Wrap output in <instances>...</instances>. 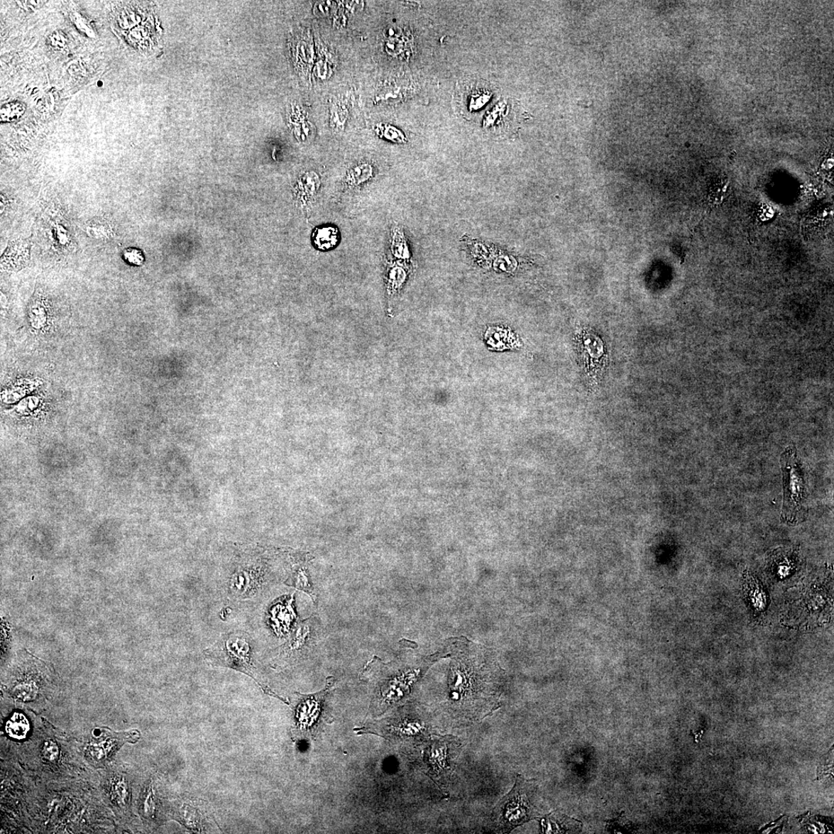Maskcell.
Segmentation results:
<instances>
[{"label": "cell", "instance_id": "6da1fadb", "mask_svg": "<svg viewBox=\"0 0 834 834\" xmlns=\"http://www.w3.org/2000/svg\"><path fill=\"white\" fill-rule=\"evenodd\" d=\"M444 713L451 726L481 721L499 708L500 691L485 666L453 663Z\"/></svg>", "mask_w": 834, "mask_h": 834}, {"label": "cell", "instance_id": "7a4b0ae2", "mask_svg": "<svg viewBox=\"0 0 834 834\" xmlns=\"http://www.w3.org/2000/svg\"><path fill=\"white\" fill-rule=\"evenodd\" d=\"M529 781L517 775L510 792L495 806L491 821L500 833H508L534 818L530 801Z\"/></svg>", "mask_w": 834, "mask_h": 834}, {"label": "cell", "instance_id": "3957f363", "mask_svg": "<svg viewBox=\"0 0 834 834\" xmlns=\"http://www.w3.org/2000/svg\"><path fill=\"white\" fill-rule=\"evenodd\" d=\"M784 475V498L782 520L796 524L804 519L805 484L801 464L796 456L795 446H789L781 459Z\"/></svg>", "mask_w": 834, "mask_h": 834}, {"label": "cell", "instance_id": "277c9868", "mask_svg": "<svg viewBox=\"0 0 834 834\" xmlns=\"http://www.w3.org/2000/svg\"><path fill=\"white\" fill-rule=\"evenodd\" d=\"M207 657L215 664L231 667L248 674L259 684L252 662L251 647L245 635H228L207 649Z\"/></svg>", "mask_w": 834, "mask_h": 834}, {"label": "cell", "instance_id": "5b68a950", "mask_svg": "<svg viewBox=\"0 0 834 834\" xmlns=\"http://www.w3.org/2000/svg\"><path fill=\"white\" fill-rule=\"evenodd\" d=\"M576 342L588 381L593 385L598 384L608 361L607 349L603 340L593 331L583 329L576 336Z\"/></svg>", "mask_w": 834, "mask_h": 834}, {"label": "cell", "instance_id": "8992f818", "mask_svg": "<svg viewBox=\"0 0 834 834\" xmlns=\"http://www.w3.org/2000/svg\"><path fill=\"white\" fill-rule=\"evenodd\" d=\"M455 738L451 735H430L429 747L427 753L432 777L437 781L449 777L452 774L454 757L458 753L459 746Z\"/></svg>", "mask_w": 834, "mask_h": 834}, {"label": "cell", "instance_id": "52a82bcc", "mask_svg": "<svg viewBox=\"0 0 834 834\" xmlns=\"http://www.w3.org/2000/svg\"><path fill=\"white\" fill-rule=\"evenodd\" d=\"M329 686L330 684L326 690L314 695L302 696L295 710L294 734L296 739H308L314 735L320 723L323 702Z\"/></svg>", "mask_w": 834, "mask_h": 834}, {"label": "cell", "instance_id": "ba28073f", "mask_svg": "<svg viewBox=\"0 0 834 834\" xmlns=\"http://www.w3.org/2000/svg\"><path fill=\"white\" fill-rule=\"evenodd\" d=\"M174 818L192 832L208 833L214 822L205 802L195 798H184L175 803Z\"/></svg>", "mask_w": 834, "mask_h": 834}, {"label": "cell", "instance_id": "9c48e42d", "mask_svg": "<svg viewBox=\"0 0 834 834\" xmlns=\"http://www.w3.org/2000/svg\"><path fill=\"white\" fill-rule=\"evenodd\" d=\"M140 739L137 730L123 733H112L109 730L104 732L100 740L89 745V752L95 761H103L113 752L114 748L125 742L135 743Z\"/></svg>", "mask_w": 834, "mask_h": 834}, {"label": "cell", "instance_id": "30bf717a", "mask_svg": "<svg viewBox=\"0 0 834 834\" xmlns=\"http://www.w3.org/2000/svg\"><path fill=\"white\" fill-rule=\"evenodd\" d=\"M322 187L320 175L311 171L304 173L298 181L297 195L304 207L311 206L317 197Z\"/></svg>", "mask_w": 834, "mask_h": 834}, {"label": "cell", "instance_id": "8fae6325", "mask_svg": "<svg viewBox=\"0 0 834 834\" xmlns=\"http://www.w3.org/2000/svg\"><path fill=\"white\" fill-rule=\"evenodd\" d=\"M341 234L339 228L333 225H324L314 228L312 242L316 250L329 251L335 249L340 242Z\"/></svg>", "mask_w": 834, "mask_h": 834}, {"label": "cell", "instance_id": "7c38bea8", "mask_svg": "<svg viewBox=\"0 0 834 834\" xmlns=\"http://www.w3.org/2000/svg\"><path fill=\"white\" fill-rule=\"evenodd\" d=\"M743 579V591L745 599L748 600L752 608L757 612L765 610L768 598L760 582L750 574L744 575Z\"/></svg>", "mask_w": 834, "mask_h": 834}, {"label": "cell", "instance_id": "4fadbf2b", "mask_svg": "<svg viewBox=\"0 0 834 834\" xmlns=\"http://www.w3.org/2000/svg\"><path fill=\"white\" fill-rule=\"evenodd\" d=\"M374 175L373 165L368 163H360L349 170L346 177V185L350 188H358L370 182Z\"/></svg>", "mask_w": 834, "mask_h": 834}, {"label": "cell", "instance_id": "5bb4252c", "mask_svg": "<svg viewBox=\"0 0 834 834\" xmlns=\"http://www.w3.org/2000/svg\"><path fill=\"white\" fill-rule=\"evenodd\" d=\"M390 251L395 258L406 261L410 258V251L405 232L400 226H394L391 232Z\"/></svg>", "mask_w": 834, "mask_h": 834}, {"label": "cell", "instance_id": "9a60e30c", "mask_svg": "<svg viewBox=\"0 0 834 834\" xmlns=\"http://www.w3.org/2000/svg\"><path fill=\"white\" fill-rule=\"evenodd\" d=\"M6 731L13 739L23 740L30 731L28 720L23 714L16 713L6 723Z\"/></svg>", "mask_w": 834, "mask_h": 834}, {"label": "cell", "instance_id": "2e32d148", "mask_svg": "<svg viewBox=\"0 0 834 834\" xmlns=\"http://www.w3.org/2000/svg\"><path fill=\"white\" fill-rule=\"evenodd\" d=\"M388 291L390 295L396 294L405 282L407 271L401 263H395L388 270Z\"/></svg>", "mask_w": 834, "mask_h": 834}, {"label": "cell", "instance_id": "e0dca14e", "mask_svg": "<svg viewBox=\"0 0 834 834\" xmlns=\"http://www.w3.org/2000/svg\"><path fill=\"white\" fill-rule=\"evenodd\" d=\"M158 811V801L153 783L148 784L143 798V813L146 819L153 820Z\"/></svg>", "mask_w": 834, "mask_h": 834}, {"label": "cell", "instance_id": "ac0fdd59", "mask_svg": "<svg viewBox=\"0 0 834 834\" xmlns=\"http://www.w3.org/2000/svg\"><path fill=\"white\" fill-rule=\"evenodd\" d=\"M35 383H22L21 384H16L12 388L6 390L3 393V400L6 402H14L24 397L26 393H30L34 388Z\"/></svg>", "mask_w": 834, "mask_h": 834}, {"label": "cell", "instance_id": "d6986e66", "mask_svg": "<svg viewBox=\"0 0 834 834\" xmlns=\"http://www.w3.org/2000/svg\"><path fill=\"white\" fill-rule=\"evenodd\" d=\"M111 796L116 803L121 805L126 803L128 798V787L124 779H117L113 781L111 788Z\"/></svg>", "mask_w": 834, "mask_h": 834}, {"label": "cell", "instance_id": "ffe728a7", "mask_svg": "<svg viewBox=\"0 0 834 834\" xmlns=\"http://www.w3.org/2000/svg\"><path fill=\"white\" fill-rule=\"evenodd\" d=\"M381 133L382 137L390 140V141L394 143H403L406 142V138L401 131L392 126L384 127L383 129L382 128Z\"/></svg>", "mask_w": 834, "mask_h": 834}, {"label": "cell", "instance_id": "44dd1931", "mask_svg": "<svg viewBox=\"0 0 834 834\" xmlns=\"http://www.w3.org/2000/svg\"><path fill=\"white\" fill-rule=\"evenodd\" d=\"M59 747L56 742L48 741L43 747V755L49 762H55L59 757Z\"/></svg>", "mask_w": 834, "mask_h": 834}, {"label": "cell", "instance_id": "7402d4cb", "mask_svg": "<svg viewBox=\"0 0 834 834\" xmlns=\"http://www.w3.org/2000/svg\"><path fill=\"white\" fill-rule=\"evenodd\" d=\"M125 258L127 261L135 265H140L144 261V257L141 251L133 248L126 251Z\"/></svg>", "mask_w": 834, "mask_h": 834}, {"label": "cell", "instance_id": "603a6c76", "mask_svg": "<svg viewBox=\"0 0 834 834\" xmlns=\"http://www.w3.org/2000/svg\"><path fill=\"white\" fill-rule=\"evenodd\" d=\"M38 401L39 400L35 397L26 399L19 403V405L16 407V410L19 412H21V414L29 412L36 408V407L38 405Z\"/></svg>", "mask_w": 834, "mask_h": 834}]
</instances>
